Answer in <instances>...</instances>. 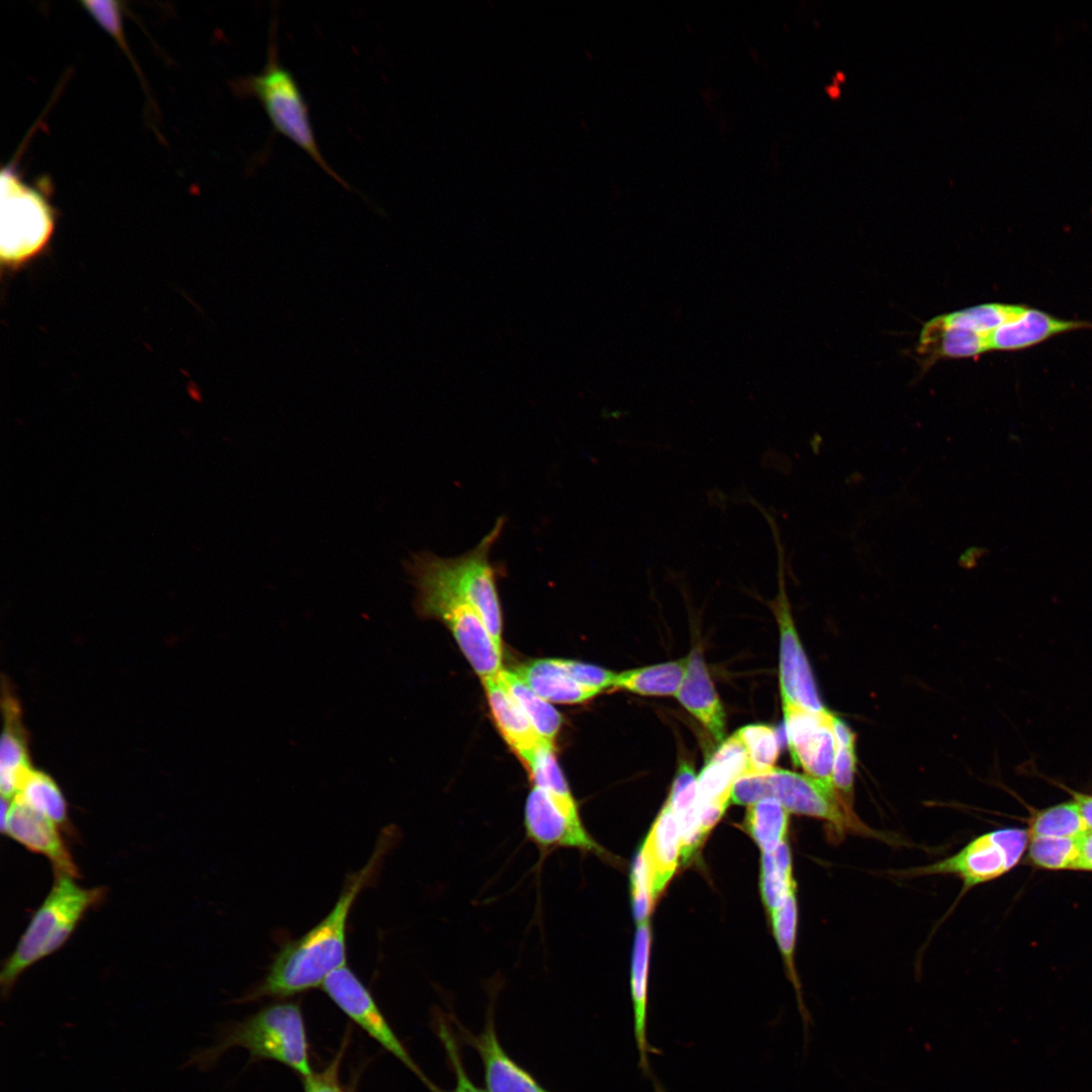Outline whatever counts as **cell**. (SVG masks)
I'll use <instances>...</instances> for the list:
<instances>
[{
	"instance_id": "obj_36",
	"label": "cell",
	"mask_w": 1092,
	"mask_h": 1092,
	"mask_svg": "<svg viewBox=\"0 0 1092 1092\" xmlns=\"http://www.w3.org/2000/svg\"><path fill=\"white\" fill-rule=\"evenodd\" d=\"M557 663L579 685L602 692L615 686L617 673L604 667L581 661L556 658Z\"/></svg>"
},
{
	"instance_id": "obj_7",
	"label": "cell",
	"mask_w": 1092,
	"mask_h": 1092,
	"mask_svg": "<svg viewBox=\"0 0 1092 1092\" xmlns=\"http://www.w3.org/2000/svg\"><path fill=\"white\" fill-rule=\"evenodd\" d=\"M505 522V518H498L478 544L460 556L444 558L427 552L434 570L475 610L500 649L503 612L496 585L498 573L489 560V552Z\"/></svg>"
},
{
	"instance_id": "obj_8",
	"label": "cell",
	"mask_w": 1092,
	"mask_h": 1092,
	"mask_svg": "<svg viewBox=\"0 0 1092 1092\" xmlns=\"http://www.w3.org/2000/svg\"><path fill=\"white\" fill-rule=\"evenodd\" d=\"M1029 835L1026 829L1005 828L984 833L953 855L931 864L897 872L904 877L953 875L963 882L962 896L974 887L995 880L1014 868L1023 855Z\"/></svg>"
},
{
	"instance_id": "obj_2",
	"label": "cell",
	"mask_w": 1092,
	"mask_h": 1092,
	"mask_svg": "<svg viewBox=\"0 0 1092 1092\" xmlns=\"http://www.w3.org/2000/svg\"><path fill=\"white\" fill-rule=\"evenodd\" d=\"M404 566L417 590L418 612L445 624L481 680L497 675L502 649L469 603L434 570L427 552L414 553Z\"/></svg>"
},
{
	"instance_id": "obj_31",
	"label": "cell",
	"mask_w": 1092,
	"mask_h": 1092,
	"mask_svg": "<svg viewBox=\"0 0 1092 1092\" xmlns=\"http://www.w3.org/2000/svg\"><path fill=\"white\" fill-rule=\"evenodd\" d=\"M1028 824L1029 838H1077L1089 831L1078 806L1073 800L1038 811H1032Z\"/></svg>"
},
{
	"instance_id": "obj_3",
	"label": "cell",
	"mask_w": 1092,
	"mask_h": 1092,
	"mask_svg": "<svg viewBox=\"0 0 1092 1092\" xmlns=\"http://www.w3.org/2000/svg\"><path fill=\"white\" fill-rule=\"evenodd\" d=\"M104 887L83 888L74 878L56 875L49 895L32 915L0 974L3 994H8L29 967L57 951L69 939L85 913L105 897Z\"/></svg>"
},
{
	"instance_id": "obj_25",
	"label": "cell",
	"mask_w": 1092,
	"mask_h": 1092,
	"mask_svg": "<svg viewBox=\"0 0 1092 1092\" xmlns=\"http://www.w3.org/2000/svg\"><path fill=\"white\" fill-rule=\"evenodd\" d=\"M688 656L617 673L616 688L643 696L676 695L687 671Z\"/></svg>"
},
{
	"instance_id": "obj_26",
	"label": "cell",
	"mask_w": 1092,
	"mask_h": 1092,
	"mask_svg": "<svg viewBox=\"0 0 1092 1092\" xmlns=\"http://www.w3.org/2000/svg\"><path fill=\"white\" fill-rule=\"evenodd\" d=\"M498 676L542 740L554 746L562 725L560 713L538 696L515 670L503 668Z\"/></svg>"
},
{
	"instance_id": "obj_35",
	"label": "cell",
	"mask_w": 1092,
	"mask_h": 1092,
	"mask_svg": "<svg viewBox=\"0 0 1092 1092\" xmlns=\"http://www.w3.org/2000/svg\"><path fill=\"white\" fill-rule=\"evenodd\" d=\"M631 901L637 924L648 920L652 907L650 878L641 848L636 853L631 869Z\"/></svg>"
},
{
	"instance_id": "obj_38",
	"label": "cell",
	"mask_w": 1092,
	"mask_h": 1092,
	"mask_svg": "<svg viewBox=\"0 0 1092 1092\" xmlns=\"http://www.w3.org/2000/svg\"><path fill=\"white\" fill-rule=\"evenodd\" d=\"M710 760L728 768L736 779L749 771L747 749L737 731L721 742Z\"/></svg>"
},
{
	"instance_id": "obj_43",
	"label": "cell",
	"mask_w": 1092,
	"mask_h": 1092,
	"mask_svg": "<svg viewBox=\"0 0 1092 1092\" xmlns=\"http://www.w3.org/2000/svg\"><path fill=\"white\" fill-rule=\"evenodd\" d=\"M1077 870L1092 872V831L1079 837V857Z\"/></svg>"
},
{
	"instance_id": "obj_17",
	"label": "cell",
	"mask_w": 1092,
	"mask_h": 1092,
	"mask_svg": "<svg viewBox=\"0 0 1092 1092\" xmlns=\"http://www.w3.org/2000/svg\"><path fill=\"white\" fill-rule=\"evenodd\" d=\"M465 1038L481 1059L487 1092H550L507 1054L490 1015L481 1032Z\"/></svg>"
},
{
	"instance_id": "obj_13",
	"label": "cell",
	"mask_w": 1092,
	"mask_h": 1092,
	"mask_svg": "<svg viewBox=\"0 0 1092 1092\" xmlns=\"http://www.w3.org/2000/svg\"><path fill=\"white\" fill-rule=\"evenodd\" d=\"M788 746L796 765L805 774L831 784L836 753L833 731L835 715L783 704Z\"/></svg>"
},
{
	"instance_id": "obj_24",
	"label": "cell",
	"mask_w": 1092,
	"mask_h": 1092,
	"mask_svg": "<svg viewBox=\"0 0 1092 1092\" xmlns=\"http://www.w3.org/2000/svg\"><path fill=\"white\" fill-rule=\"evenodd\" d=\"M3 705L6 724L0 747V790L3 798L12 800L31 767L24 732L19 724L18 706L11 697H6Z\"/></svg>"
},
{
	"instance_id": "obj_14",
	"label": "cell",
	"mask_w": 1092,
	"mask_h": 1092,
	"mask_svg": "<svg viewBox=\"0 0 1092 1092\" xmlns=\"http://www.w3.org/2000/svg\"><path fill=\"white\" fill-rule=\"evenodd\" d=\"M524 827L527 838L542 851L575 848L605 853L585 829L580 815L567 813L537 787L532 788L526 799Z\"/></svg>"
},
{
	"instance_id": "obj_37",
	"label": "cell",
	"mask_w": 1092,
	"mask_h": 1092,
	"mask_svg": "<svg viewBox=\"0 0 1092 1092\" xmlns=\"http://www.w3.org/2000/svg\"><path fill=\"white\" fill-rule=\"evenodd\" d=\"M856 762L855 744H836L831 782L834 789L850 804Z\"/></svg>"
},
{
	"instance_id": "obj_29",
	"label": "cell",
	"mask_w": 1092,
	"mask_h": 1092,
	"mask_svg": "<svg viewBox=\"0 0 1092 1092\" xmlns=\"http://www.w3.org/2000/svg\"><path fill=\"white\" fill-rule=\"evenodd\" d=\"M789 814L774 798H764L747 806L744 828L761 852H772L786 841Z\"/></svg>"
},
{
	"instance_id": "obj_28",
	"label": "cell",
	"mask_w": 1092,
	"mask_h": 1092,
	"mask_svg": "<svg viewBox=\"0 0 1092 1092\" xmlns=\"http://www.w3.org/2000/svg\"><path fill=\"white\" fill-rule=\"evenodd\" d=\"M13 799L22 802L63 829L69 827L66 799L55 781L44 772L31 768Z\"/></svg>"
},
{
	"instance_id": "obj_41",
	"label": "cell",
	"mask_w": 1092,
	"mask_h": 1092,
	"mask_svg": "<svg viewBox=\"0 0 1092 1092\" xmlns=\"http://www.w3.org/2000/svg\"><path fill=\"white\" fill-rule=\"evenodd\" d=\"M340 1060L339 1055L326 1070L305 1077L304 1092H343L338 1077Z\"/></svg>"
},
{
	"instance_id": "obj_22",
	"label": "cell",
	"mask_w": 1092,
	"mask_h": 1092,
	"mask_svg": "<svg viewBox=\"0 0 1092 1092\" xmlns=\"http://www.w3.org/2000/svg\"><path fill=\"white\" fill-rule=\"evenodd\" d=\"M675 814L680 836V859L687 863L703 843L698 802V777L693 766L681 762L666 800Z\"/></svg>"
},
{
	"instance_id": "obj_39",
	"label": "cell",
	"mask_w": 1092,
	"mask_h": 1092,
	"mask_svg": "<svg viewBox=\"0 0 1092 1092\" xmlns=\"http://www.w3.org/2000/svg\"><path fill=\"white\" fill-rule=\"evenodd\" d=\"M438 1027L439 1037L445 1046L455 1074V1087L453 1092H487L476 1086L467 1075L459 1050L448 1026L444 1022H441Z\"/></svg>"
},
{
	"instance_id": "obj_32",
	"label": "cell",
	"mask_w": 1092,
	"mask_h": 1092,
	"mask_svg": "<svg viewBox=\"0 0 1092 1092\" xmlns=\"http://www.w3.org/2000/svg\"><path fill=\"white\" fill-rule=\"evenodd\" d=\"M1028 857L1034 866L1048 870H1077L1079 837L1029 838Z\"/></svg>"
},
{
	"instance_id": "obj_21",
	"label": "cell",
	"mask_w": 1092,
	"mask_h": 1092,
	"mask_svg": "<svg viewBox=\"0 0 1092 1092\" xmlns=\"http://www.w3.org/2000/svg\"><path fill=\"white\" fill-rule=\"evenodd\" d=\"M641 850L648 868L654 902L673 876L680 857L678 824L667 801L653 822Z\"/></svg>"
},
{
	"instance_id": "obj_15",
	"label": "cell",
	"mask_w": 1092,
	"mask_h": 1092,
	"mask_svg": "<svg viewBox=\"0 0 1092 1092\" xmlns=\"http://www.w3.org/2000/svg\"><path fill=\"white\" fill-rule=\"evenodd\" d=\"M60 826L17 799L1 801V832L31 852L47 857L56 875L79 878V870Z\"/></svg>"
},
{
	"instance_id": "obj_20",
	"label": "cell",
	"mask_w": 1092,
	"mask_h": 1092,
	"mask_svg": "<svg viewBox=\"0 0 1092 1092\" xmlns=\"http://www.w3.org/2000/svg\"><path fill=\"white\" fill-rule=\"evenodd\" d=\"M482 684L492 717L502 736L526 764L536 748L544 741L509 693L498 674L483 679Z\"/></svg>"
},
{
	"instance_id": "obj_27",
	"label": "cell",
	"mask_w": 1092,
	"mask_h": 1092,
	"mask_svg": "<svg viewBox=\"0 0 1092 1092\" xmlns=\"http://www.w3.org/2000/svg\"><path fill=\"white\" fill-rule=\"evenodd\" d=\"M530 772L533 787L545 792L561 809L579 815L567 781L557 762L554 746L543 742L525 764Z\"/></svg>"
},
{
	"instance_id": "obj_33",
	"label": "cell",
	"mask_w": 1092,
	"mask_h": 1092,
	"mask_svg": "<svg viewBox=\"0 0 1092 1092\" xmlns=\"http://www.w3.org/2000/svg\"><path fill=\"white\" fill-rule=\"evenodd\" d=\"M749 759L750 774H765L775 768L779 756L776 730L764 724H749L737 730Z\"/></svg>"
},
{
	"instance_id": "obj_34",
	"label": "cell",
	"mask_w": 1092,
	"mask_h": 1092,
	"mask_svg": "<svg viewBox=\"0 0 1092 1092\" xmlns=\"http://www.w3.org/2000/svg\"><path fill=\"white\" fill-rule=\"evenodd\" d=\"M736 778L722 764L708 760L698 776L699 806L719 805L728 807Z\"/></svg>"
},
{
	"instance_id": "obj_18",
	"label": "cell",
	"mask_w": 1092,
	"mask_h": 1092,
	"mask_svg": "<svg viewBox=\"0 0 1092 1092\" xmlns=\"http://www.w3.org/2000/svg\"><path fill=\"white\" fill-rule=\"evenodd\" d=\"M688 659L687 671L675 698L716 741H723L726 715L709 674L702 649L693 648Z\"/></svg>"
},
{
	"instance_id": "obj_30",
	"label": "cell",
	"mask_w": 1092,
	"mask_h": 1092,
	"mask_svg": "<svg viewBox=\"0 0 1092 1092\" xmlns=\"http://www.w3.org/2000/svg\"><path fill=\"white\" fill-rule=\"evenodd\" d=\"M786 841L781 843L772 852L761 853L760 892L769 914L778 909L788 896L796 890L792 855Z\"/></svg>"
},
{
	"instance_id": "obj_6",
	"label": "cell",
	"mask_w": 1092,
	"mask_h": 1092,
	"mask_svg": "<svg viewBox=\"0 0 1092 1092\" xmlns=\"http://www.w3.org/2000/svg\"><path fill=\"white\" fill-rule=\"evenodd\" d=\"M243 1046L259 1059L280 1062L303 1078L312 1074L304 1021L300 1007L292 1002L263 1008L234 1027L220 1043L206 1052L204 1061L215 1059L231 1046Z\"/></svg>"
},
{
	"instance_id": "obj_42",
	"label": "cell",
	"mask_w": 1092,
	"mask_h": 1092,
	"mask_svg": "<svg viewBox=\"0 0 1092 1092\" xmlns=\"http://www.w3.org/2000/svg\"><path fill=\"white\" fill-rule=\"evenodd\" d=\"M1056 785H1059L1071 795L1072 800L1078 806V809L1088 827V830L1092 831V793L1084 794L1081 792L1073 791L1060 783H1056Z\"/></svg>"
},
{
	"instance_id": "obj_23",
	"label": "cell",
	"mask_w": 1092,
	"mask_h": 1092,
	"mask_svg": "<svg viewBox=\"0 0 1092 1092\" xmlns=\"http://www.w3.org/2000/svg\"><path fill=\"white\" fill-rule=\"evenodd\" d=\"M520 677L549 703L579 704L600 692L576 682L557 663L556 658H539L517 667Z\"/></svg>"
},
{
	"instance_id": "obj_19",
	"label": "cell",
	"mask_w": 1092,
	"mask_h": 1092,
	"mask_svg": "<svg viewBox=\"0 0 1092 1092\" xmlns=\"http://www.w3.org/2000/svg\"><path fill=\"white\" fill-rule=\"evenodd\" d=\"M1081 329H1092V323L1063 320L1040 309L1024 306L1018 315L994 331L991 336V350H1022L1059 334Z\"/></svg>"
},
{
	"instance_id": "obj_40",
	"label": "cell",
	"mask_w": 1092,
	"mask_h": 1092,
	"mask_svg": "<svg viewBox=\"0 0 1092 1092\" xmlns=\"http://www.w3.org/2000/svg\"><path fill=\"white\" fill-rule=\"evenodd\" d=\"M765 798L764 774H744L732 786L731 802L749 806Z\"/></svg>"
},
{
	"instance_id": "obj_9",
	"label": "cell",
	"mask_w": 1092,
	"mask_h": 1092,
	"mask_svg": "<svg viewBox=\"0 0 1092 1092\" xmlns=\"http://www.w3.org/2000/svg\"><path fill=\"white\" fill-rule=\"evenodd\" d=\"M772 533L778 555V595L767 603L778 622L780 631V688L783 704H792L813 712H826L801 644L794 622L792 607L786 588L785 550L774 517L762 509Z\"/></svg>"
},
{
	"instance_id": "obj_4",
	"label": "cell",
	"mask_w": 1092,
	"mask_h": 1092,
	"mask_svg": "<svg viewBox=\"0 0 1092 1092\" xmlns=\"http://www.w3.org/2000/svg\"><path fill=\"white\" fill-rule=\"evenodd\" d=\"M275 24H271L264 68L257 74L235 78L231 88L239 97L257 98L277 132L303 150L333 179L351 189L323 157L311 126L308 104L293 74L279 61Z\"/></svg>"
},
{
	"instance_id": "obj_11",
	"label": "cell",
	"mask_w": 1092,
	"mask_h": 1092,
	"mask_svg": "<svg viewBox=\"0 0 1092 1092\" xmlns=\"http://www.w3.org/2000/svg\"><path fill=\"white\" fill-rule=\"evenodd\" d=\"M995 320L984 303L927 322L921 330L918 353L928 363L941 358H969L991 350Z\"/></svg>"
},
{
	"instance_id": "obj_16",
	"label": "cell",
	"mask_w": 1092,
	"mask_h": 1092,
	"mask_svg": "<svg viewBox=\"0 0 1092 1092\" xmlns=\"http://www.w3.org/2000/svg\"><path fill=\"white\" fill-rule=\"evenodd\" d=\"M651 931L649 920L638 924L632 953L631 998L633 1005V1033L638 1051V1067L642 1075L653 1085L655 1092H665L652 1072L649 1055H661L651 1045L647 1034L648 1017V966Z\"/></svg>"
},
{
	"instance_id": "obj_10",
	"label": "cell",
	"mask_w": 1092,
	"mask_h": 1092,
	"mask_svg": "<svg viewBox=\"0 0 1092 1092\" xmlns=\"http://www.w3.org/2000/svg\"><path fill=\"white\" fill-rule=\"evenodd\" d=\"M765 798H774L789 812L826 822L833 836L848 832L883 838L856 816L833 785L796 771L774 768L764 774Z\"/></svg>"
},
{
	"instance_id": "obj_5",
	"label": "cell",
	"mask_w": 1092,
	"mask_h": 1092,
	"mask_svg": "<svg viewBox=\"0 0 1092 1092\" xmlns=\"http://www.w3.org/2000/svg\"><path fill=\"white\" fill-rule=\"evenodd\" d=\"M0 185V258L3 267L16 270L47 249L55 211L40 191L8 167L1 172Z\"/></svg>"
},
{
	"instance_id": "obj_1",
	"label": "cell",
	"mask_w": 1092,
	"mask_h": 1092,
	"mask_svg": "<svg viewBox=\"0 0 1092 1092\" xmlns=\"http://www.w3.org/2000/svg\"><path fill=\"white\" fill-rule=\"evenodd\" d=\"M396 833L386 828L379 834L366 863L347 876L331 911L298 938L284 942L262 981L247 996L287 997L322 987L336 970L347 965L348 920L357 898L380 872Z\"/></svg>"
},
{
	"instance_id": "obj_12",
	"label": "cell",
	"mask_w": 1092,
	"mask_h": 1092,
	"mask_svg": "<svg viewBox=\"0 0 1092 1092\" xmlns=\"http://www.w3.org/2000/svg\"><path fill=\"white\" fill-rule=\"evenodd\" d=\"M322 988L347 1016L420 1077L433 1092H439L392 1031L369 990L347 965L329 975Z\"/></svg>"
}]
</instances>
